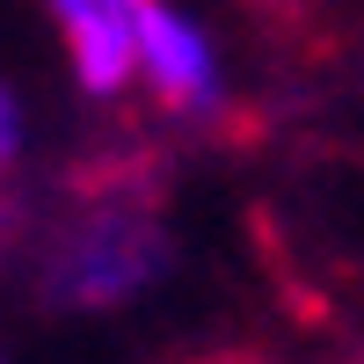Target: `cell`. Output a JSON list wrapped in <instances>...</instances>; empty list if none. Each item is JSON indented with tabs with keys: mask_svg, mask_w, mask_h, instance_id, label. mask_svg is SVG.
I'll use <instances>...</instances> for the list:
<instances>
[{
	"mask_svg": "<svg viewBox=\"0 0 364 364\" xmlns=\"http://www.w3.org/2000/svg\"><path fill=\"white\" fill-rule=\"evenodd\" d=\"M51 22L66 29V51H73V73L95 102L124 95V80L139 66V8L124 0H58Z\"/></svg>",
	"mask_w": 364,
	"mask_h": 364,
	"instance_id": "cell-2",
	"label": "cell"
},
{
	"mask_svg": "<svg viewBox=\"0 0 364 364\" xmlns=\"http://www.w3.org/2000/svg\"><path fill=\"white\" fill-rule=\"evenodd\" d=\"M22 226H29V204H22V190H15V182L0 175V255L15 248V233H22Z\"/></svg>",
	"mask_w": 364,
	"mask_h": 364,
	"instance_id": "cell-4",
	"label": "cell"
},
{
	"mask_svg": "<svg viewBox=\"0 0 364 364\" xmlns=\"http://www.w3.org/2000/svg\"><path fill=\"white\" fill-rule=\"evenodd\" d=\"M139 58L146 73H154V95L161 109H182L197 117L219 102V73H211V51L190 22H182L175 8H139Z\"/></svg>",
	"mask_w": 364,
	"mask_h": 364,
	"instance_id": "cell-3",
	"label": "cell"
},
{
	"mask_svg": "<svg viewBox=\"0 0 364 364\" xmlns=\"http://www.w3.org/2000/svg\"><path fill=\"white\" fill-rule=\"evenodd\" d=\"M66 211L44 233L37 299L58 314H102L124 306L168 269L161 226V168L154 154H87L66 175Z\"/></svg>",
	"mask_w": 364,
	"mask_h": 364,
	"instance_id": "cell-1",
	"label": "cell"
},
{
	"mask_svg": "<svg viewBox=\"0 0 364 364\" xmlns=\"http://www.w3.org/2000/svg\"><path fill=\"white\" fill-rule=\"evenodd\" d=\"M22 146V124H15V102H8V87H0V161H8Z\"/></svg>",
	"mask_w": 364,
	"mask_h": 364,
	"instance_id": "cell-5",
	"label": "cell"
}]
</instances>
